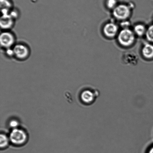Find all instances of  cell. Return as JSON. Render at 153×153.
Returning <instances> with one entry per match:
<instances>
[{"instance_id": "277c9868", "label": "cell", "mask_w": 153, "mask_h": 153, "mask_svg": "<svg viewBox=\"0 0 153 153\" xmlns=\"http://www.w3.org/2000/svg\"><path fill=\"white\" fill-rule=\"evenodd\" d=\"M131 4H119L113 10L114 16L118 20H126L129 17L131 12Z\"/></svg>"}, {"instance_id": "5bb4252c", "label": "cell", "mask_w": 153, "mask_h": 153, "mask_svg": "<svg viewBox=\"0 0 153 153\" xmlns=\"http://www.w3.org/2000/svg\"><path fill=\"white\" fill-rule=\"evenodd\" d=\"M10 126L11 127L12 129L18 128L19 127V123L17 120L13 119L10 122Z\"/></svg>"}, {"instance_id": "4fadbf2b", "label": "cell", "mask_w": 153, "mask_h": 153, "mask_svg": "<svg viewBox=\"0 0 153 153\" xmlns=\"http://www.w3.org/2000/svg\"><path fill=\"white\" fill-rule=\"evenodd\" d=\"M119 4H118V0H106V5L108 8L113 10Z\"/></svg>"}, {"instance_id": "30bf717a", "label": "cell", "mask_w": 153, "mask_h": 153, "mask_svg": "<svg viewBox=\"0 0 153 153\" xmlns=\"http://www.w3.org/2000/svg\"><path fill=\"white\" fill-rule=\"evenodd\" d=\"M0 146L1 149H4L10 145V140L9 136L6 133L1 132L0 135Z\"/></svg>"}, {"instance_id": "7a4b0ae2", "label": "cell", "mask_w": 153, "mask_h": 153, "mask_svg": "<svg viewBox=\"0 0 153 153\" xmlns=\"http://www.w3.org/2000/svg\"><path fill=\"white\" fill-rule=\"evenodd\" d=\"M12 49L13 57L19 61H24L27 59L30 54L29 46L22 42L16 43Z\"/></svg>"}, {"instance_id": "2e32d148", "label": "cell", "mask_w": 153, "mask_h": 153, "mask_svg": "<svg viewBox=\"0 0 153 153\" xmlns=\"http://www.w3.org/2000/svg\"><path fill=\"white\" fill-rule=\"evenodd\" d=\"M148 153H153V146L150 149Z\"/></svg>"}, {"instance_id": "9c48e42d", "label": "cell", "mask_w": 153, "mask_h": 153, "mask_svg": "<svg viewBox=\"0 0 153 153\" xmlns=\"http://www.w3.org/2000/svg\"><path fill=\"white\" fill-rule=\"evenodd\" d=\"M142 52L144 57L147 59L153 58V43H148L144 45Z\"/></svg>"}, {"instance_id": "52a82bcc", "label": "cell", "mask_w": 153, "mask_h": 153, "mask_svg": "<svg viewBox=\"0 0 153 153\" xmlns=\"http://www.w3.org/2000/svg\"><path fill=\"white\" fill-rule=\"evenodd\" d=\"M15 19L10 15H3L1 16V28L4 31H10L13 28L14 23Z\"/></svg>"}, {"instance_id": "ba28073f", "label": "cell", "mask_w": 153, "mask_h": 153, "mask_svg": "<svg viewBox=\"0 0 153 153\" xmlns=\"http://www.w3.org/2000/svg\"><path fill=\"white\" fill-rule=\"evenodd\" d=\"M80 97L82 102L85 103L89 104L94 101L95 95L92 91L88 90L82 91Z\"/></svg>"}, {"instance_id": "8fae6325", "label": "cell", "mask_w": 153, "mask_h": 153, "mask_svg": "<svg viewBox=\"0 0 153 153\" xmlns=\"http://www.w3.org/2000/svg\"><path fill=\"white\" fill-rule=\"evenodd\" d=\"M147 28L144 25L139 24L135 25L133 31L135 35L142 37L146 34Z\"/></svg>"}, {"instance_id": "9a60e30c", "label": "cell", "mask_w": 153, "mask_h": 153, "mask_svg": "<svg viewBox=\"0 0 153 153\" xmlns=\"http://www.w3.org/2000/svg\"><path fill=\"white\" fill-rule=\"evenodd\" d=\"M130 22L126 20L123 21L122 23H121V26L123 27V28H129V26L130 25Z\"/></svg>"}, {"instance_id": "6da1fadb", "label": "cell", "mask_w": 153, "mask_h": 153, "mask_svg": "<svg viewBox=\"0 0 153 153\" xmlns=\"http://www.w3.org/2000/svg\"><path fill=\"white\" fill-rule=\"evenodd\" d=\"M9 136L10 143L17 146L25 144L28 138L27 132L19 127L12 129Z\"/></svg>"}, {"instance_id": "5b68a950", "label": "cell", "mask_w": 153, "mask_h": 153, "mask_svg": "<svg viewBox=\"0 0 153 153\" xmlns=\"http://www.w3.org/2000/svg\"><path fill=\"white\" fill-rule=\"evenodd\" d=\"M16 37L15 34L10 31L1 33V46L3 49H11L16 44Z\"/></svg>"}, {"instance_id": "7c38bea8", "label": "cell", "mask_w": 153, "mask_h": 153, "mask_svg": "<svg viewBox=\"0 0 153 153\" xmlns=\"http://www.w3.org/2000/svg\"><path fill=\"white\" fill-rule=\"evenodd\" d=\"M145 35L147 40L150 43H153V25H151L147 28Z\"/></svg>"}, {"instance_id": "8992f818", "label": "cell", "mask_w": 153, "mask_h": 153, "mask_svg": "<svg viewBox=\"0 0 153 153\" xmlns=\"http://www.w3.org/2000/svg\"><path fill=\"white\" fill-rule=\"evenodd\" d=\"M118 31V25L112 22L106 24L103 28V32L105 36L109 38L114 37L117 34Z\"/></svg>"}, {"instance_id": "3957f363", "label": "cell", "mask_w": 153, "mask_h": 153, "mask_svg": "<svg viewBox=\"0 0 153 153\" xmlns=\"http://www.w3.org/2000/svg\"><path fill=\"white\" fill-rule=\"evenodd\" d=\"M135 36L134 31L130 28H123L118 34L117 40L120 44L127 47L134 43Z\"/></svg>"}]
</instances>
